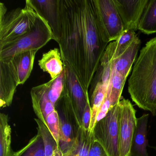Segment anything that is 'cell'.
Here are the masks:
<instances>
[{
  "instance_id": "obj_15",
  "label": "cell",
  "mask_w": 156,
  "mask_h": 156,
  "mask_svg": "<svg viewBox=\"0 0 156 156\" xmlns=\"http://www.w3.org/2000/svg\"><path fill=\"white\" fill-rule=\"evenodd\" d=\"M148 114L137 119L136 126L131 143L130 156H149L147 151V126Z\"/></svg>"
},
{
  "instance_id": "obj_7",
  "label": "cell",
  "mask_w": 156,
  "mask_h": 156,
  "mask_svg": "<svg viewBox=\"0 0 156 156\" xmlns=\"http://www.w3.org/2000/svg\"><path fill=\"white\" fill-rule=\"evenodd\" d=\"M118 105L119 156H130L132 139L136 126V110L129 99L123 98Z\"/></svg>"
},
{
  "instance_id": "obj_26",
  "label": "cell",
  "mask_w": 156,
  "mask_h": 156,
  "mask_svg": "<svg viewBox=\"0 0 156 156\" xmlns=\"http://www.w3.org/2000/svg\"><path fill=\"white\" fill-rule=\"evenodd\" d=\"M64 70L63 72L55 79H51L47 82L48 85V98L51 102L55 105L60 98L64 87Z\"/></svg>"
},
{
  "instance_id": "obj_29",
  "label": "cell",
  "mask_w": 156,
  "mask_h": 156,
  "mask_svg": "<svg viewBox=\"0 0 156 156\" xmlns=\"http://www.w3.org/2000/svg\"><path fill=\"white\" fill-rule=\"evenodd\" d=\"M88 156H108V155L102 145L94 138L91 143Z\"/></svg>"
},
{
  "instance_id": "obj_25",
  "label": "cell",
  "mask_w": 156,
  "mask_h": 156,
  "mask_svg": "<svg viewBox=\"0 0 156 156\" xmlns=\"http://www.w3.org/2000/svg\"><path fill=\"white\" fill-rule=\"evenodd\" d=\"M38 125V132L41 136L44 146L45 156H53L54 152L59 147L54 137L45 125L39 119H34Z\"/></svg>"
},
{
  "instance_id": "obj_5",
  "label": "cell",
  "mask_w": 156,
  "mask_h": 156,
  "mask_svg": "<svg viewBox=\"0 0 156 156\" xmlns=\"http://www.w3.org/2000/svg\"><path fill=\"white\" fill-rule=\"evenodd\" d=\"M55 109L58 113L60 123L59 148L64 155L73 146L82 126L65 86L60 98L55 104Z\"/></svg>"
},
{
  "instance_id": "obj_20",
  "label": "cell",
  "mask_w": 156,
  "mask_h": 156,
  "mask_svg": "<svg viewBox=\"0 0 156 156\" xmlns=\"http://www.w3.org/2000/svg\"><path fill=\"white\" fill-rule=\"evenodd\" d=\"M138 30L149 35L156 33V0H148L138 25Z\"/></svg>"
},
{
  "instance_id": "obj_18",
  "label": "cell",
  "mask_w": 156,
  "mask_h": 156,
  "mask_svg": "<svg viewBox=\"0 0 156 156\" xmlns=\"http://www.w3.org/2000/svg\"><path fill=\"white\" fill-rule=\"evenodd\" d=\"M137 37L135 31L133 30L124 31L117 40L110 42L105 51L110 61L122 54Z\"/></svg>"
},
{
  "instance_id": "obj_22",
  "label": "cell",
  "mask_w": 156,
  "mask_h": 156,
  "mask_svg": "<svg viewBox=\"0 0 156 156\" xmlns=\"http://www.w3.org/2000/svg\"><path fill=\"white\" fill-rule=\"evenodd\" d=\"M108 86L104 84L102 82H99L92 88V95L91 97L92 116L90 123L89 131L93 132L94 127L96 123V119L98 111L104 102L106 95Z\"/></svg>"
},
{
  "instance_id": "obj_30",
  "label": "cell",
  "mask_w": 156,
  "mask_h": 156,
  "mask_svg": "<svg viewBox=\"0 0 156 156\" xmlns=\"http://www.w3.org/2000/svg\"><path fill=\"white\" fill-rule=\"evenodd\" d=\"M92 116V109H91L90 102H87L83 114L82 120V126L85 129L89 130L90 123Z\"/></svg>"
},
{
  "instance_id": "obj_10",
  "label": "cell",
  "mask_w": 156,
  "mask_h": 156,
  "mask_svg": "<svg viewBox=\"0 0 156 156\" xmlns=\"http://www.w3.org/2000/svg\"><path fill=\"white\" fill-rule=\"evenodd\" d=\"M64 86L66 87L73 102L77 117L82 124V118L87 102H90L80 85L73 71L67 62H63Z\"/></svg>"
},
{
  "instance_id": "obj_13",
  "label": "cell",
  "mask_w": 156,
  "mask_h": 156,
  "mask_svg": "<svg viewBox=\"0 0 156 156\" xmlns=\"http://www.w3.org/2000/svg\"><path fill=\"white\" fill-rule=\"evenodd\" d=\"M38 51H28L8 59L17 77L18 84L23 85L29 78L33 68L35 55Z\"/></svg>"
},
{
  "instance_id": "obj_2",
  "label": "cell",
  "mask_w": 156,
  "mask_h": 156,
  "mask_svg": "<svg viewBox=\"0 0 156 156\" xmlns=\"http://www.w3.org/2000/svg\"><path fill=\"white\" fill-rule=\"evenodd\" d=\"M128 92L139 108L156 115V36L142 48L128 81Z\"/></svg>"
},
{
  "instance_id": "obj_1",
  "label": "cell",
  "mask_w": 156,
  "mask_h": 156,
  "mask_svg": "<svg viewBox=\"0 0 156 156\" xmlns=\"http://www.w3.org/2000/svg\"><path fill=\"white\" fill-rule=\"evenodd\" d=\"M55 41L87 96L108 44L98 19L96 0H57Z\"/></svg>"
},
{
  "instance_id": "obj_24",
  "label": "cell",
  "mask_w": 156,
  "mask_h": 156,
  "mask_svg": "<svg viewBox=\"0 0 156 156\" xmlns=\"http://www.w3.org/2000/svg\"><path fill=\"white\" fill-rule=\"evenodd\" d=\"M126 79L118 72L112 70L111 79L108 84L110 87L111 108L117 105L120 101L121 94Z\"/></svg>"
},
{
  "instance_id": "obj_17",
  "label": "cell",
  "mask_w": 156,
  "mask_h": 156,
  "mask_svg": "<svg viewBox=\"0 0 156 156\" xmlns=\"http://www.w3.org/2000/svg\"><path fill=\"white\" fill-rule=\"evenodd\" d=\"M32 1L41 15L48 22L55 37L57 30V0H32Z\"/></svg>"
},
{
  "instance_id": "obj_12",
  "label": "cell",
  "mask_w": 156,
  "mask_h": 156,
  "mask_svg": "<svg viewBox=\"0 0 156 156\" xmlns=\"http://www.w3.org/2000/svg\"><path fill=\"white\" fill-rule=\"evenodd\" d=\"M47 83L33 87L31 90L33 108L35 115L44 125L48 116L55 110V106L48 98Z\"/></svg>"
},
{
  "instance_id": "obj_6",
  "label": "cell",
  "mask_w": 156,
  "mask_h": 156,
  "mask_svg": "<svg viewBox=\"0 0 156 156\" xmlns=\"http://www.w3.org/2000/svg\"><path fill=\"white\" fill-rule=\"evenodd\" d=\"M118 104L97 122L93 131L95 139L102 145L108 156H119Z\"/></svg>"
},
{
  "instance_id": "obj_23",
  "label": "cell",
  "mask_w": 156,
  "mask_h": 156,
  "mask_svg": "<svg viewBox=\"0 0 156 156\" xmlns=\"http://www.w3.org/2000/svg\"><path fill=\"white\" fill-rule=\"evenodd\" d=\"M12 156H45L44 146L41 136L38 132L28 144Z\"/></svg>"
},
{
  "instance_id": "obj_4",
  "label": "cell",
  "mask_w": 156,
  "mask_h": 156,
  "mask_svg": "<svg viewBox=\"0 0 156 156\" xmlns=\"http://www.w3.org/2000/svg\"><path fill=\"white\" fill-rule=\"evenodd\" d=\"M51 40H55L51 29L41 14L30 32L14 41L0 46V60L9 59L28 51H39Z\"/></svg>"
},
{
  "instance_id": "obj_19",
  "label": "cell",
  "mask_w": 156,
  "mask_h": 156,
  "mask_svg": "<svg viewBox=\"0 0 156 156\" xmlns=\"http://www.w3.org/2000/svg\"><path fill=\"white\" fill-rule=\"evenodd\" d=\"M94 139L93 132L86 130L82 126L73 146L63 156H88Z\"/></svg>"
},
{
  "instance_id": "obj_27",
  "label": "cell",
  "mask_w": 156,
  "mask_h": 156,
  "mask_svg": "<svg viewBox=\"0 0 156 156\" xmlns=\"http://www.w3.org/2000/svg\"><path fill=\"white\" fill-rule=\"evenodd\" d=\"M45 126L50 130L59 146L60 123L58 113L55 109L47 117Z\"/></svg>"
},
{
  "instance_id": "obj_16",
  "label": "cell",
  "mask_w": 156,
  "mask_h": 156,
  "mask_svg": "<svg viewBox=\"0 0 156 156\" xmlns=\"http://www.w3.org/2000/svg\"><path fill=\"white\" fill-rule=\"evenodd\" d=\"M38 63L43 71L50 74L51 79H55L64 71L63 62L58 48L52 49L44 54Z\"/></svg>"
},
{
  "instance_id": "obj_8",
  "label": "cell",
  "mask_w": 156,
  "mask_h": 156,
  "mask_svg": "<svg viewBox=\"0 0 156 156\" xmlns=\"http://www.w3.org/2000/svg\"><path fill=\"white\" fill-rule=\"evenodd\" d=\"M98 19L106 42L116 41L124 31L113 0H96Z\"/></svg>"
},
{
  "instance_id": "obj_28",
  "label": "cell",
  "mask_w": 156,
  "mask_h": 156,
  "mask_svg": "<svg viewBox=\"0 0 156 156\" xmlns=\"http://www.w3.org/2000/svg\"><path fill=\"white\" fill-rule=\"evenodd\" d=\"M110 87L108 86L107 92L104 102L98 111L97 117L96 119V123L98 121H99L101 119L105 116L108 111L111 108V104H110Z\"/></svg>"
},
{
  "instance_id": "obj_9",
  "label": "cell",
  "mask_w": 156,
  "mask_h": 156,
  "mask_svg": "<svg viewBox=\"0 0 156 156\" xmlns=\"http://www.w3.org/2000/svg\"><path fill=\"white\" fill-rule=\"evenodd\" d=\"M121 18L124 31L138 30V25L148 0H113Z\"/></svg>"
},
{
  "instance_id": "obj_31",
  "label": "cell",
  "mask_w": 156,
  "mask_h": 156,
  "mask_svg": "<svg viewBox=\"0 0 156 156\" xmlns=\"http://www.w3.org/2000/svg\"><path fill=\"white\" fill-rule=\"evenodd\" d=\"M53 156H63L62 151L60 149V148L58 147L55 151L54 152Z\"/></svg>"
},
{
  "instance_id": "obj_21",
  "label": "cell",
  "mask_w": 156,
  "mask_h": 156,
  "mask_svg": "<svg viewBox=\"0 0 156 156\" xmlns=\"http://www.w3.org/2000/svg\"><path fill=\"white\" fill-rule=\"evenodd\" d=\"M12 129L9 124V116L4 113L0 114V156H12Z\"/></svg>"
},
{
  "instance_id": "obj_3",
  "label": "cell",
  "mask_w": 156,
  "mask_h": 156,
  "mask_svg": "<svg viewBox=\"0 0 156 156\" xmlns=\"http://www.w3.org/2000/svg\"><path fill=\"white\" fill-rule=\"evenodd\" d=\"M0 6V46L30 32L41 15L32 0L26 1L23 9L18 8L8 12L4 4Z\"/></svg>"
},
{
  "instance_id": "obj_11",
  "label": "cell",
  "mask_w": 156,
  "mask_h": 156,
  "mask_svg": "<svg viewBox=\"0 0 156 156\" xmlns=\"http://www.w3.org/2000/svg\"><path fill=\"white\" fill-rule=\"evenodd\" d=\"M19 85L8 59L0 60V107L10 106Z\"/></svg>"
},
{
  "instance_id": "obj_14",
  "label": "cell",
  "mask_w": 156,
  "mask_h": 156,
  "mask_svg": "<svg viewBox=\"0 0 156 156\" xmlns=\"http://www.w3.org/2000/svg\"><path fill=\"white\" fill-rule=\"evenodd\" d=\"M140 44V40L138 37H137L122 54L116 59L110 61L111 69L118 72L124 77L127 78L131 72Z\"/></svg>"
}]
</instances>
